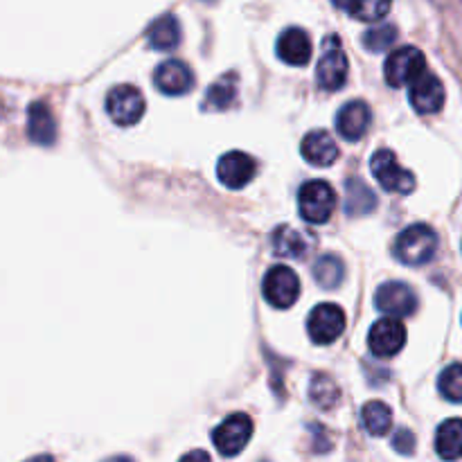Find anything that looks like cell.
<instances>
[{"instance_id": "cell-30", "label": "cell", "mask_w": 462, "mask_h": 462, "mask_svg": "<svg viewBox=\"0 0 462 462\" xmlns=\"http://www.w3.org/2000/svg\"><path fill=\"white\" fill-rule=\"evenodd\" d=\"M393 447H395V449L404 456L413 454L415 436L409 431V429H400V431L395 433V438H393Z\"/></svg>"}, {"instance_id": "cell-17", "label": "cell", "mask_w": 462, "mask_h": 462, "mask_svg": "<svg viewBox=\"0 0 462 462\" xmlns=\"http://www.w3.org/2000/svg\"><path fill=\"white\" fill-rule=\"evenodd\" d=\"M302 156L316 167H329L338 158V147L328 131H311L302 140Z\"/></svg>"}, {"instance_id": "cell-20", "label": "cell", "mask_w": 462, "mask_h": 462, "mask_svg": "<svg viewBox=\"0 0 462 462\" xmlns=\"http://www.w3.org/2000/svg\"><path fill=\"white\" fill-rule=\"evenodd\" d=\"M377 208V197L361 179H350L346 185V210L350 217H364Z\"/></svg>"}, {"instance_id": "cell-10", "label": "cell", "mask_w": 462, "mask_h": 462, "mask_svg": "<svg viewBox=\"0 0 462 462\" xmlns=\"http://www.w3.org/2000/svg\"><path fill=\"white\" fill-rule=\"evenodd\" d=\"M377 310L383 311L391 319H400V316H411L418 310V296L413 289L404 282H386L377 289Z\"/></svg>"}, {"instance_id": "cell-19", "label": "cell", "mask_w": 462, "mask_h": 462, "mask_svg": "<svg viewBox=\"0 0 462 462\" xmlns=\"http://www.w3.org/2000/svg\"><path fill=\"white\" fill-rule=\"evenodd\" d=\"M271 248H273V255L291 257V260H302L310 253L307 237H302V233L289 228V226H280V228L273 230V235H271Z\"/></svg>"}, {"instance_id": "cell-32", "label": "cell", "mask_w": 462, "mask_h": 462, "mask_svg": "<svg viewBox=\"0 0 462 462\" xmlns=\"http://www.w3.org/2000/svg\"><path fill=\"white\" fill-rule=\"evenodd\" d=\"M25 462H57V460H54L52 456H34V458H30Z\"/></svg>"}, {"instance_id": "cell-3", "label": "cell", "mask_w": 462, "mask_h": 462, "mask_svg": "<svg viewBox=\"0 0 462 462\" xmlns=\"http://www.w3.org/2000/svg\"><path fill=\"white\" fill-rule=\"evenodd\" d=\"M424 68H427V59L413 45H404V48L391 52V57L386 59V66H383V75L391 86H406L413 84L415 79L424 75Z\"/></svg>"}, {"instance_id": "cell-22", "label": "cell", "mask_w": 462, "mask_h": 462, "mask_svg": "<svg viewBox=\"0 0 462 462\" xmlns=\"http://www.w3.org/2000/svg\"><path fill=\"white\" fill-rule=\"evenodd\" d=\"M436 451L442 460L462 458V420H447L436 436Z\"/></svg>"}, {"instance_id": "cell-11", "label": "cell", "mask_w": 462, "mask_h": 462, "mask_svg": "<svg viewBox=\"0 0 462 462\" xmlns=\"http://www.w3.org/2000/svg\"><path fill=\"white\" fill-rule=\"evenodd\" d=\"M406 343V328L397 319H382L373 325L368 334V346L373 355L388 359L395 356Z\"/></svg>"}, {"instance_id": "cell-31", "label": "cell", "mask_w": 462, "mask_h": 462, "mask_svg": "<svg viewBox=\"0 0 462 462\" xmlns=\"http://www.w3.org/2000/svg\"><path fill=\"white\" fill-rule=\"evenodd\" d=\"M180 462H212V460L206 451L197 449V451H189V454H185L183 458H180Z\"/></svg>"}, {"instance_id": "cell-5", "label": "cell", "mask_w": 462, "mask_h": 462, "mask_svg": "<svg viewBox=\"0 0 462 462\" xmlns=\"http://www.w3.org/2000/svg\"><path fill=\"white\" fill-rule=\"evenodd\" d=\"M373 174L379 180L386 192H397V194H409L413 192L415 179L409 170L397 162L395 153L391 149H382L373 156Z\"/></svg>"}, {"instance_id": "cell-6", "label": "cell", "mask_w": 462, "mask_h": 462, "mask_svg": "<svg viewBox=\"0 0 462 462\" xmlns=\"http://www.w3.org/2000/svg\"><path fill=\"white\" fill-rule=\"evenodd\" d=\"M253 436V422L248 415L235 413L226 418L219 427L212 433V442H215L217 451L221 456H237L242 454L244 447L248 445Z\"/></svg>"}, {"instance_id": "cell-9", "label": "cell", "mask_w": 462, "mask_h": 462, "mask_svg": "<svg viewBox=\"0 0 462 462\" xmlns=\"http://www.w3.org/2000/svg\"><path fill=\"white\" fill-rule=\"evenodd\" d=\"M106 111L120 126H134L144 113V97L134 86H117L108 93Z\"/></svg>"}, {"instance_id": "cell-27", "label": "cell", "mask_w": 462, "mask_h": 462, "mask_svg": "<svg viewBox=\"0 0 462 462\" xmlns=\"http://www.w3.org/2000/svg\"><path fill=\"white\" fill-rule=\"evenodd\" d=\"M442 395L449 402L460 404L462 402V364H454L440 374V382H438Z\"/></svg>"}, {"instance_id": "cell-2", "label": "cell", "mask_w": 462, "mask_h": 462, "mask_svg": "<svg viewBox=\"0 0 462 462\" xmlns=\"http://www.w3.org/2000/svg\"><path fill=\"white\" fill-rule=\"evenodd\" d=\"M298 208L307 224H325L337 208V194H334L332 185L325 180H310L300 188Z\"/></svg>"}, {"instance_id": "cell-15", "label": "cell", "mask_w": 462, "mask_h": 462, "mask_svg": "<svg viewBox=\"0 0 462 462\" xmlns=\"http://www.w3.org/2000/svg\"><path fill=\"white\" fill-rule=\"evenodd\" d=\"M370 122H373V113H370V106L361 99H355V102H347L346 106L338 111L337 116V131L350 143H356L365 135Z\"/></svg>"}, {"instance_id": "cell-28", "label": "cell", "mask_w": 462, "mask_h": 462, "mask_svg": "<svg viewBox=\"0 0 462 462\" xmlns=\"http://www.w3.org/2000/svg\"><path fill=\"white\" fill-rule=\"evenodd\" d=\"M337 7L350 14L352 18H359V21H379L391 12V3H352L337 5Z\"/></svg>"}, {"instance_id": "cell-7", "label": "cell", "mask_w": 462, "mask_h": 462, "mask_svg": "<svg viewBox=\"0 0 462 462\" xmlns=\"http://www.w3.org/2000/svg\"><path fill=\"white\" fill-rule=\"evenodd\" d=\"M343 329H346V314H343L341 307L332 305V302L319 305L307 319V332H310L311 341L319 343V346L334 343L341 337Z\"/></svg>"}, {"instance_id": "cell-21", "label": "cell", "mask_w": 462, "mask_h": 462, "mask_svg": "<svg viewBox=\"0 0 462 462\" xmlns=\"http://www.w3.org/2000/svg\"><path fill=\"white\" fill-rule=\"evenodd\" d=\"M237 99V75H226L208 88L203 97V111H226Z\"/></svg>"}, {"instance_id": "cell-16", "label": "cell", "mask_w": 462, "mask_h": 462, "mask_svg": "<svg viewBox=\"0 0 462 462\" xmlns=\"http://www.w3.org/2000/svg\"><path fill=\"white\" fill-rule=\"evenodd\" d=\"M278 54L289 66H305L311 59V41L300 27L282 32L278 39Z\"/></svg>"}, {"instance_id": "cell-14", "label": "cell", "mask_w": 462, "mask_h": 462, "mask_svg": "<svg viewBox=\"0 0 462 462\" xmlns=\"http://www.w3.org/2000/svg\"><path fill=\"white\" fill-rule=\"evenodd\" d=\"M411 104L418 113H436L445 106V86L431 72H424L411 84Z\"/></svg>"}, {"instance_id": "cell-4", "label": "cell", "mask_w": 462, "mask_h": 462, "mask_svg": "<svg viewBox=\"0 0 462 462\" xmlns=\"http://www.w3.org/2000/svg\"><path fill=\"white\" fill-rule=\"evenodd\" d=\"M316 77H319V86L323 90H334L341 88L347 79V59L346 52L341 48V41L334 34H329L323 43V57L319 61V70H316Z\"/></svg>"}, {"instance_id": "cell-33", "label": "cell", "mask_w": 462, "mask_h": 462, "mask_svg": "<svg viewBox=\"0 0 462 462\" xmlns=\"http://www.w3.org/2000/svg\"><path fill=\"white\" fill-rule=\"evenodd\" d=\"M106 462H134L131 458H126V456H116V458L106 460Z\"/></svg>"}, {"instance_id": "cell-25", "label": "cell", "mask_w": 462, "mask_h": 462, "mask_svg": "<svg viewBox=\"0 0 462 462\" xmlns=\"http://www.w3.org/2000/svg\"><path fill=\"white\" fill-rule=\"evenodd\" d=\"M310 397L319 409H334L341 400V391H338L337 382L329 374H314L310 383Z\"/></svg>"}, {"instance_id": "cell-13", "label": "cell", "mask_w": 462, "mask_h": 462, "mask_svg": "<svg viewBox=\"0 0 462 462\" xmlns=\"http://www.w3.org/2000/svg\"><path fill=\"white\" fill-rule=\"evenodd\" d=\"M153 84H156V88L165 95H185L192 90L194 75L183 61L170 59V61L161 63V66L156 68Z\"/></svg>"}, {"instance_id": "cell-26", "label": "cell", "mask_w": 462, "mask_h": 462, "mask_svg": "<svg viewBox=\"0 0 462 462\" xmlns=\"http://www.w3.org/2000/svg\"><path fill=\"white\" fill-rule=\"evenodd\" d=\"M314 280L319 282V287L337 289L343 282V264L337 255H323L316 260L314 264Z\"/></svg>"}, {"instance_id": "cell-23", "label": "cell", "mask_w": 462, "mask_h": 462, "mask_svg": "<svg viewBox=\"0 0 462 462\" xmlns=\"http://www.w3.org/2000/svg\"><path fill=\"white\" fill-rule=\"evenodd\" d=\"M147 41L153 50H174L180 41V25L174 16H162L149 25Z\"/></svg>"}, {"instance_id": "cell-12", "label": "cell", "mask_w": 462, "mask_h": 462, "mask_svg": "<svg viewBox=\"0 0 462 462\" xmlns=\"http://www.w3.org/2000/svg\"><path fill=\"white\" fill-rule=\"evenodd\" d=\"M255 171V161L244 152L226 153V156L219 158V165H217V176H219V180L226 188L233 189H242L244 185L251 183Z\"/></svg>"}, {"instance_id": "cell-8", "label": "cell", "mask_w": 462, "mask_h": 462, "mask_svg": "<svg viewBox=\"0 0 462 462\" xmlns=\"http://www.w3.org/2000/svg\"><path fill=\"white\" fill-rule=\"evenodd\" d=\"M300 296V280L289 266H273L264 275V298L275 310H287Z\"/></svg>"}, {"instance_id": "cell-24", "label": "cell", "mask_w": 462, "mask_h": 462, "mask_svg": "<svg viewBox=\"0 0 462 462\" xmlns=\"http://www.w3.org/2000/svg\"><path fill=\"white\" fill-rule=\"evenodd\" d=\"M361 420L370 436H386L393 427V413L383 402H368L361 409Z\"/></svg>"}, {"instance_id": "cell-18", "label": "cell", "mask_w": 462, "mask_h": 462, "mask_svg": "<svg viewBox=\"0 0 462 462\" xmlns=\"http://www.w3.org/2000/svg\"><path fill=\"white\" fill-rule=\"evenodd\" d=\"M27 135L32 143L43 147H50L57 140V122L43 102H34L27 111Z\"/></svg>"}, {"instance_id": "cell-1", "label": "cell", "mask_w": 462, "mask_h": 462, "mask_svg": "<svg viewBox=\"0 0 462 462\" xmlns=\"http://www.w3.org/2000/svg\"><path fill=\"white\" fill-rule=\"evenodd\" d=\"M438 251V235L427 224L409 226L395 242V255L406 266H422Z\"/></svg>"}, {"instance_id": "cell-29", "label": "cell", "mask_w": 462, "mask_h": 462, "mask_svg": "<svg viewBox=\"0 0 462 462\" xmlns=\"http://www.w3.org/2000/svg\"><path fill=\"white\" fill-rule=\"evenodd\" d=\"M397 39V27L395 25H379L373 27L364 34V45L370 52H383L391 48Z\"/></svg>"}]
</instances>
